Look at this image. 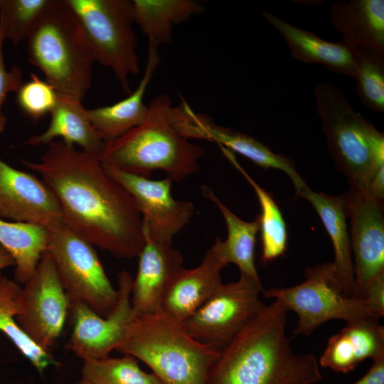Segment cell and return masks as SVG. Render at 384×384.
<instances>
[{
	"label": "cell",
	"mask_w": 384,
	"mask_h": 384,
	"mask_svg": "<svg viewBox=\"0 0 384 384\" xmlns=\"http://www.w3.org/2000/svg\"><path fill=\"white\" fill-rule=\"evenodd\" d=\"M21 161L53 191L68 228L117 258L139 256L144 245L142 215L98 156L54 140L39 161Z\"/></svg>",
	"instance_id": "cell-1"
},
{
	"label": "cell",
	"mask_w": 384,
	"mask_h": 384,
	"mask_svg": "<svg viewBox=\"0 0 384 384\" xmlns=\"http://www.w3.org/2000/svg\"><path fill=\"white\" fill-rule=\"evenodd\" d=\"M288 309L265 305L223 349L207 384H316L322 374L311 353H295L285 334Z\"/></svg>",
	"instance_id": "cell-2"
},
{
	"label": "cell",
	"mask_w": 384,
	"mask_h": 384,
	"mask_svg": "<svg viewBox=\"0 0 384 384\" xmlns=\"http://www.w3.org/2000/svg\"><path fill=\"white\" fill-rule=\"evenodd\" d=\"M176 107L161 94L148 105L146 120L105 144L100 160L124 172L149 178L161 170L181 181L200 169L204 150L185 137L176 125Z\"/></svg>",
	"instance_id": "cell-3"
},
{
	"label": "cell",
	"mask_w": 384,
	"mask_h": 384,
	"mask_svg": "<svg viewBox=\"0 0 384 384\" xmlns=\"http://www.w3.org/2000/svg\"><path fill=\"white\" fill-rule=\"evenodd\" d=\"M115 350L144 362L163 384H207L219 353L161 310L130 319Z\"/></svg>",
	"instance_id": "cell-4"
},
{
	"label": "cell",
	"mask_w": 384,
	"mask_h": 384,
	"mask_svg": "<svg viewBox=\"0 0 384 384\" xmlns=\"http://www.w3.org/2000/svg\"><path fill=\"white\" fill-rule=\"evenodd\" d=\"M29 62L58 94L82 102L92 80L93 52L66 0H53L26 40Z\"/></svg>",
	"instance_id": "cell-5"
},
{
	"label": "cell",
	"mask_w": 384,
	"mask_h": 384,
	"mask_svg": "<svg viewBox=\"0 0 384 384\" xmlns=\"http://www.w3.org/2000/svg\"><path fill=\"white\" fill-rule=\"evenodd\" d=\"M331 158L351 189L366 191L375 171L384 165V134L356 112L343 92L328 82L314 87Z\"/></svg>",
	"instance_id": "cell-6"
},
{
	"label": "cell",
	"mask_w": 384,
	"mask_h": 384,
	"mask_svg": "<svg viewBox=\"0 0 384 384\" xmlns=\"http://www.w3.org/2000/svg\"><path fill=\"white\" fill-rule=\"evenodd\" d=\"M85 32L95 61L110 68L127 95L139 73L131 0H66Z\"/></svg>",
	"instance_id": "cell-7"
},
{
	"label": "cell",
	"mask_w": 384,
	"mask_h": 384,
	"mask_svg": "<svg viewBox=\"0 0 384 384\" xmlns=\"http://www.w3.org/2000/svg\"><path fill=\"white\" fill-rule=\"evenodd\" d=\"M304 277V282L294 286L274 287L262 292L264 297L279 300L288 311L297 314L294 336H309L321 324L332 319L349 323L374 317L364 301L344 295L332 262L306 267Z\"/></svg>",
	"instance_id": "cell-8"
},
{
	"label": "cell",
	"mask_w": 384,
	"mask_h": 384,
	"mask_svg": "<svg viewBox=\"0 0 384 384\" xmlns=\"http://www.w3.org/2000/svg\"><path fill=\"white\" fill-rule=\"evenodd\" d=\"M46 251L72 304H82L107 317L117 304L118 292L110 281L93 245L64 223L48 230Z\"/></svg>",
	"instance_id": "cell-9"
},
{
	"label": "cell",
	"mask_w": 384,
	"mask_h": 384,
	"mask_svg": "<svg viewBox=\"0 0 384 384\" xmlns=\"http://www.w3.org/2000/svg\"><path fill=\"white\" fill-rule=\"evenodd\" d=\"M263 291L262 284L240 274L237 281L223 284L183 326L194 339L220 351L265 306Z\"/></svg>",
	"instance_id": "cell-10"
},
{
	"label": "cell",
	"mask_w": 384,
	"mask_h": 384,
	"mask_svg": "<svg viewBox=\"0 0 384 384\" xmlns=\"http://www.w3.org/2000/svg\"><path fill=\"white\" fill-rule=\"evenodd\" d=\"M23 285L16 322L33 342L50 352L63 330L70 302L47 251Z\"/></svg>",
	"instance_id": "cell-11"
},
{
	"label": "cell",
	"mask_w": 384,
	"mask_h": 384,
	"mask_svg": "<svg viewBox=\"0 0 384 384\" xmlns=\"http://www.w3.org/2000/svg\"><path fill=\"white\" fill-rule=\"evenodd\" d=\"M102 164L134 198L142 217L144 232L154 240L172 244L173 238L190 222L193 203L173 197V181L168 177L151 180Z\"/></svg>",
	"instance_id": "cell-12"
},
{
	"label": "cell",
	"mask_w": 384,
	"mask_h": 384,
	"mask_svg": "<svg viewBox=\"0 0 384 384\" xmlns=\"http://www.w3.org/2000/svg\"><path fill=\"white\" fill-rule=\"evenodd\" d=\"M346 198L355 276L352 298L363 301L370 282L384 273L383 203L366 191L351 189Z\"/></svg>",
	"instance_id": "cell-13"
},
{
	"label": "cell",
	"mask_w": 384,
	"mask_h": 384,
	"mask_svg": "<svg viewBox=\"0 0 384 384\" xmlns=\"http://www.w3.org/2000/svg\"><path fill=\"white\" fill-rule=\"evenodd\" d=\"M117 280V304L107 317L100 316L82 304L70 305L73 324L66 348L83 361L108 357L122 339L126 325L131 319L133 278L127 271H122Z\"/></svg>",
	"instance_id": "cell-14"
},
{
	"label": "cell",
	"mask_w": 384,
	"mask_h": 384,
	"mask_svg": "<svg viewBox=\"0 0 384 384\" xmlns=\"http://www.w3.org/2000/svg\"><path fill=\"white\" fill-rule=\"evenodd\" d=\"M0 218L48 230L63 224L59 203L41 178L0 159Z\"/></svg>",
	"instance_id": "cell-15"
},
{
	"label": "cell",
	"mask_w": 384,
	"mask_h": 384,
	"mask_svg": "<svg viewBox=\"0 0 384 384\" xmlns=\"http://www.w3.org/2000/svg\"><path fill=\"white\" fill-rule=\"evenodd\" d=\"M182 103L183 108L176 126L187 139L213 142L232 152L241 154L264 169L283 171L291 179L297 196L307 186L293 161L287 156L274 153L268 146L250 135L215 124L205 114L196 113L184 100Z\"/></svg>",
	"instance_id": "cell-16"
},
{
	"label": "cell",
	"mask_w": 384,
	"mask_h": 384,
	"mask_svg": "<svg viewBox=\"0 0 384 384\" xmlns=\"http://www.w3.org/2000/svg\"><path fill=\"white\" fill-rule=\"evenodd\" d=\"M144 245L131 293V319L161 311L164 294L183 267V257L172 244L156 241L144 232Z\"/></svg>",
	"instance_id": "cell-17"
},
{
	"label": "cell",
	"mask_w": 384,
	"mask_h": 384,
	"mask_svg": "<svg viewBox=\"0 0 384 384\" xmlns=\"http://www.w3.org/2000/svg\"><path fill=\"white\" fill-rule=\"evenodd\" d=\"M227 265L212 245L196 267H183L174 277L162 300L161 310L181 322L190 317L223 284Z\"/></svg>",
	"instance_id": "cell-18"
},
{
	"label": "cell",
	"mask_w": 384,
	"mask_h": 384,
	"mask_svg": "<svg viewBox=\"0 0 384 384\" xmlns=\"http://www.w3.org/2000/svg\"><path fill=\"white\" fill-rule=\"evenodd\" d=\"M381 356H384V327L378 319L365 317L347 323L331 336L318 362L323 368L346 373L366 358Z\"/></svg>",
	"instance_id": "cell-19"
},
{
	"label": "cell",
	"mask_w": 384,
	"mask_h": 384,
	"mask_svg": "<svg viewBox=\"0 0 384 384\" xmlns=\"http://www.w3.org/2000/svg\"><path fill=\"white\" fill-rule=\"evenodd\" d=\"M262 14L285 40L295 58L308 63L322 64L331 72L355 79L358 49L350 46L343 41L329 42L323 40L314 33L296 27L268 11H264Z\"/></svg>",
	"instance_id": "cell-20"
},
{
	"label": "cell",
	"mask_w": 384,
	"mask_h": 384,
	"mask_svg": "<svg viewBox=\"0 0 384 384\" xmlns=\"http://www.w3.org/2000/svg\"><path fill=\"white\" fill-rule=\"evenodd\" d=\"M329 14L348 45L384 54L383 0L336 1L330 4Z\"/></svg>",
	"instance_id": "cell-21"
},
{
	"label": "cell",
	"mask_w": 384,
	"mask_h": 384,
	"mask_svg": "<svg viewBox=\"0 0 384 384\" xmlns=\"http://www.w3.org/2000/svg\"><path fill=\"white\" fill-rule=\"evenodd\" d=\"M297 196L307 200L318 213L333 245L332 263L341 282L344 295L352 298L355 276L346 195L316 192L306 186Z\"/></svg>",
	"instance_id": "cell-22"
},
{
	"label": "cell",
	"mask_w": 384,
	"mask_h": 384,
	"mask_svg": "<svg viewBox=\"0 0 384 384\" xmlns=\"http://www.w3.org/2000/svg\"><path fill=\"white\" fill-rule=\"evenodd\" d=\"M160 63L158 49L149 48L144 75L134 92L113 105L86 109L91 124L105 143L119 138L146 120L148 105L144 103V96Z\"/></svg>",
	"instance_id": "cell-23"
},
{
	"label": "cell",
	"mask_w": 384,
	"mask_h": 384,
	"mask_svg": "<svg viewBox=\"0 0 384 384\" xmlns=\"http://www.w3.org/2000/svg\"><path fill=\"white\" fill-rule=\"evenodd\" d=\"M82 102L67 95L58 94L55 106L50 112V121L47 129L31 137L27 144L31 146L48 145L60 137L69 146L76 144L81 150L99 157L105 142L91 124Z\"/></svg>",
	"instance_id": "cell-24"
},
{
	"label": "cell",
	"mask_w": 384,
	"mask_h": 384,
	"mask_svg": "<svg viewBox=\"0 0 384 384\" xmlns=\"http://www.w3.org/2000/svg\"><path fill=\"white\" fill-rule=\"evenodd\" d=\"M203 196L213 203L220 211L227 228V238L223 240L216 237L213 246L226 265L235 264L240 274L261 283L255 264L256 236L260 231V216L250 222L235 215L206 185L201 186Z\"/></svg>",
	"instance_id": "cell-25"
},
{
	"label": "cell",
	"mask_w": 384,
	"mask_h": 384,
	"mask_svg": "<svg viewBox=\"0 0 384 384\" xmlns=\"http://www.w3.org/2000/svg\"><path fill=\"white\" fill-rule=\"evenodd\" d=\"M134 23L149 41V48H157L172 38L177 26L204 12L203 6L194 0H132Z\"/></svg>",
	"instance_id": "cell-26"
},
{
	"label": "cell",
	"mask_w": 384,
	"mask_h": 384,
	"mask_svg": "<svg viewBox=\"0 0 384 384\" xmlns=\"http://www.w3.org/2000/svg\"><path fill=\"white\" fill-rule=\"evenodd\" d=\"M48 240L49 231L43 226L0 218V245L14 261V280L18 284H24L33 275Z\"/></svg>",
	"instance_id": "cell-27"
},
{
	"label": "cell",
	"mask_w": 384,
	"mask_h": 384,
	"mask_svg": "<svg viewBox=\"0 0 384 384\" xmlns=\"http://www.w3.org/2000/svg\"><path fill=\"white\" fill-rule=\"evenodd\" d=\"M22 287L14 279L0 277V331L29 361L40 375L52 366H58L53 356L33 342L16 322Z\"/></svg>",
	"instance_id": "cell-28"
},
{
	"label": "cell",
	"mask_w": 384,
	"mask_h": 384,
	"mask_svg": "<svg viewBox=\"0 0 384 384\" xmlns=\"http://www.w3.org/2000/svg\"><path fill=\"white\" fill-rule=\"evenodd\" d=\"M223 155L242 174L253 188L258 199L261 213L262 254L260 262L267 264L283 255L287 250V230L282 213L272 195L261 187L238 163L233 152L218 145Z\"/></svg>",
	"instance_id": "cell-29"
},
{
	"label": "cell",
	"mask_w": 384,
	"mask_h": 384,
	"mask_svg": "<svg viewBox=\"0 0 384 384\" xmlns=\"http://www.w3.org/2000/svg\"><path fill=\"white\" fill-rule=\"evenodd\" d=\"M82 377L92 384H163L153 373L142 370L129 355L83 361Z\"/></svg>",
	"instance_id": "cell-30"
},
{
	"label": "cell",
	"mask_w": 384,
	"mask_h": 384,
	"mask_svg": "<svg viewBox=\"0 0 384 384\" xmlns=\"http://www.w3.org/2000/svg\"><path fill=\"white\" fill-rule=\"evenodd\" d=\"M53 0H0V31L14 45L26 41Z\"/></svg>",
	"instance_id": "cell-31"
},
{
	"label": "cell",
	"mask_w": 384,
	"mask_h": 384,
	"mask_svg": "<svg viewBox=\"0 0 384 384\" xmlns=\"http://www.w3.org/2000/svg\"><path fill=\"white\" fill-rule=\"evenodd\" d=\"M356 92L362 102L376 112H384V54L359 50Z\"/></svg>",
	"instance_id": "cell-32"
},
{
	"label": "cell",
	"mask_w": 384,
	"mask_h": 384,
	"mask_svg": "<svg viewBox=\"0 0 384 384\" xmlns=\"http://www.w3.org/2000/svg\"><path fill=\"white\" fill-rule=\"evenodd\" d=\"M31 77L16 92L17 102L28 117L37 120L50 113L57 103L58 93L46 80L33 73Z\"/></svg>",
	"instance_id": "cell-33"
},
{
	"label": "cell",
	"mask_w": 384,
	"mask_h": 384,
	"mask_svg": "<svg viewBox=\"0 0 384 384\" xmlns=\"http://www.w3.org/2000/svg\"><path fill=\"white\" fill-rule=\"evenodd\" d=\"M4 38L0 31V135L5 129L6 117L2 107L7 95L12 92H17L23 85L22 72L16 65L7 70L4 59L3 45Z\"/></svg>",
	"instance_id": "cell-34"
},
{
	"label": "cell",
	"mask_w": 384,
	"mask_h": 384,
	"mask_svg": "<svg viewBox=\"0 0 384 384\" xmlns=\"http://www.w3.org/2000/svg\"><path fill=\"white\" fill-rule=\"evenodd\" d=\"M363 301L372 315L377 319L384 314V273L378 276L368 287Z\"/></svg>",
	"instance_id": "cell-35"
},
{
	"label": "cell",
	"mask_w": 384,
	"mask_h": 384,
	"mask_svg": "<svg viewBox=\"0 0 384 384\" xmlns=\"http://www.w3.org/2000/svg\"><path fill=\"white\" fill-rule=\"evenodd\" d=\"M352 384H384V356L373 360L369 370Z\"/></svg>",
	"instance_id": "cell-36"
},
{
	"label": "cell",
	"mask_w": 384,
	"mask_h": 384,
	"mask_svg": "<svg viewBox=\"0 0 384 384\" xmlns=\"http://www.w3.org/2000/svg\"><path fill=\"white\" fill-rule=\"evenodd\" d=\"M370 196L377 200L384 198V165L380 166L372 176L366 190Z\"/></svg>",
	"instance_id": "cell-37"
},
{
	"label": "cell",
	"mask_w": 384,
	"mask_h": 384,
	"mask_svg": "<svg viewBox=\"0 0 384 384\" xmlns=\"http://www.w3.org/2000/svg\"><path fill=\"white\" fill-rule=\"evenodd\" d=\"M14 265V261L10 254L0 245V277L1 270Z\"/></svg>",
	"instance_id": "cell-38"
},
{
	"label": "cell",
	"mask_w": 384,
	"mask_h": 384,
	"mask_svg": "<svg viewBox=\"0 0 384 384\" xmlns=\"http://www.w3.org/2000/svg\"><path fill=\"white\" fill-rule=\"evenodd\" d=\"M75 384H92V383H91L87 379L81 377V379L78 382H77Z\"/></svg>",
	"instance_id": "cell-39"
}]
</instances>
